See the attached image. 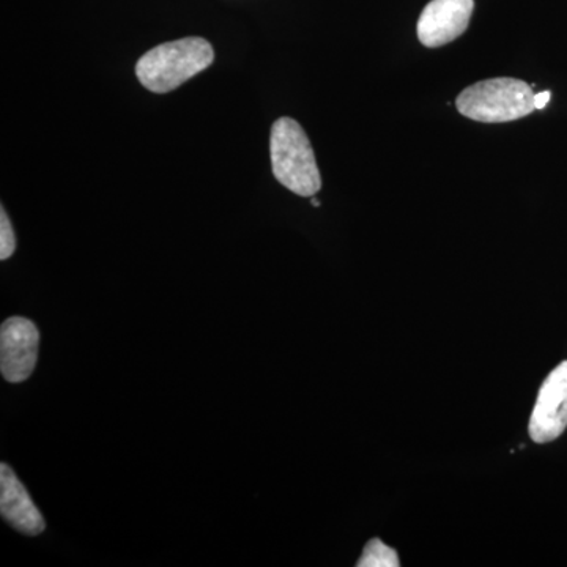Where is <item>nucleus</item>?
<instances>
[{
	"label": "nucleus",
	"mask_w": 567,
	"mask_h": 567,
	"mask_svg": "<svg viewBox=\"0 0 567 567\" xmlns=\"http://www.w3.org/2000/svg\"><path fill=\"white\" fill-rule=\"evenodd\" d=\"M567 427V361L548 374L540 386L532 420L529 436L537 445L554 442Z\"/></svg>",
	"instance_id": "4"
},
{
	"label": "nucleus",
	"mask_w": 567,
	"mask_h": 567,
	"mask_svg": "<svg viewBox=\"0 0 567 567\" xmlns=\"http://www.w3.org/2000/svg\"><path fill=\"white\" fill-rule=\"evenodd\" d=\"M14 249H17V238H14L9 216L2 208L0 212V259H9Z\"/></svg>",
	"instance_id": "9"
},
{
	"label": "nucleus",
	"mask_w": 567,
	"mask_h": 567,
	"mask_svg": "<svg viewBox=\"0 0 567 567\" xmlns=\"http://www.w3.org/2000/svg\"><path fill=\"white\" fill-rule=\"evenodd\" d=\"M551 93L548 91L535 93V106L536 110H544L547 106L548 102H550Z\"/></svg>",
	"instance_id": "10"
},
{
	"label": "nucleus",
	"mask_w": 567,
	"mask_h": 567,
	"mask_svg": "<svg viewBox=\"0 0 567 567\" xmlns=\"http://www.w3.org/2000/svg\"><path fill=\"white\" fill-rule=\"evenodd\" d=\"M358 567H399V555L393 547L386 546L380 539H371L365 544Z\"/></svg>",
	"instance_id": "8"
},
{
	"label": "nucleus",
	"mask_w": 567,
	"mask_h": 567,
	"mask_svg": "<svg viewBox=\"0 0 567 567\" xmlns=\"http://www.w3.org/2000/svg\"><path fill=\"white\" fill-rule=\"evenodd\" d=\"M39 346L40 333L31 320L11 317L3 322L0 330V369L7 382L21 383L32 375Z\"/></svg>",
	"instance_id": "5"
},
{
	"label": "nucleus",
	"mask_w": 567,
	"mask_h": 567,
	"mask_svg": "<svg viewBox=\"0 0 567 567\" xmlns=\"http://www.w3.org/2000/svg\"><path fill=\"white\" fill-rule=\"evenodd\" d=\"M0 513L3 520L28 536H39L47 528L39 507L9 465H0Z\"/></svg>",
	"instance_id": "7"
},
{
	"label": "nucleus",
	"mask_w": 567,
	"mask_h": 567,
	"mask_svg": "<svg viewBox=\"0 0 567 567\" xmlns=\"http://www.w3.org/2000/svg\"><path fill=\"white\" fill-rule=\"evenodd\" d=\"M276 181L298 196L312 197L322 188L315 151L300 123L290 117L275 122L270 137Z\"/></svg>",
	"instance_id": "2"
},
{
	"label": "nucleus",
	"mask_w": 567,
	"mask_h": 567,
	"mask_svg": "<svg viewBox=\"0 0 567 567\" xmlns=\"http://www.w3.org/2000/svg\"><path fill=\"white\" fill-rule=\"evenodd\" d=\"M475 0H432L417 21V39L425 48H442L468 29Z\"/></svg>",
	"instance_id": "6"
},
{
	"label": "nucleus",
	"mask_w": 567,
	"mask_h": 567,
	"mask_svg": "<svg viewBox=\"0 0 567 567\" xmlns=\"http://www.w3.org/2000/svg\"><path fill=\"white\" fill-rule=\"evenodd\" d=\"M312 205H315V207H319V200L316 199V197H312Z\"/></svg>",
	"instance_id": "11"
},
{
	"label": "nucleus",
	"mask_w": 567,
	"mask_h": 567,
	"mask_svg": "<svg viewBox=\"0 0 567 567\" xmlns=\"http://www.w3.org/2000/svg\"><path fill=\"white\" fill-rule=\"evenodd\" d=\"M457 111L470 121L506 123L527 117L535 106L532 85L514 78L476 82L457 96Z\"/></svg>",
	"instance_id": "3"
},
{
	"label": "nucleus",
	"mask_w": 567,
	"mask_h": 567,
	"mask_svg": "<svg viewBox=\"0 0 567 567\" xmlns=\"http://www.w3.org/2000/svg\"><path fill=\"white\" fill-rule=\"evenodd\" d=\"M215 51L207 40L189 37L159 44L145 52L136 65V76L145 89L155 93L173 92L183 82L207 70Z\"/></svg>",
	"instance_id": "1"
}]
</instances>
